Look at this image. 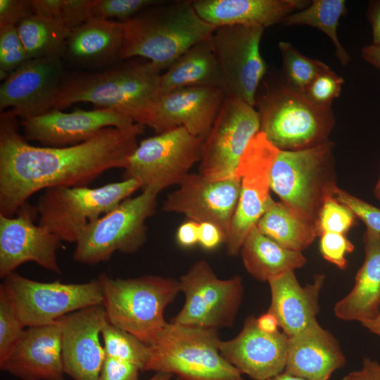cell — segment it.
<instances>
[{
    "label": "cell",
    "mask_w": 380,
    "mask_h": 380,
    "mask_svg": "<svg viewBox=\"0 0 380 380\" xmlns=\"http://www.w3.org/2000/svg\"><path fill=\"white\" fill-rule=\"evenodd\" d=\"M11 110L0 116V215L14 216L34 193L51 187L88 186L104 172L125 169L144 126L106 127L67 147L36 146L20 134Z\"/></svg>",
    "instance_id": "cell-1"
},
{
    "label": "cell",
    "mask_w": 380,
    "mask_h": 380,
    "mask_svg": "<svg viewBox=\"0 0 380 380\" xmlns=\"http://www.w3.org/2000/svg\"><path fill=\"white\" fill-rule=\"evenodd\" d=\"M124 61L103 71L68 76L53 108L87 102L149 127L161 96V71L144 58Z\"/></svg>",
    "instance_id": "cell-2"
},
{
    "label": "cell",
    "mask_w": 380,
    "mask_h": 380,
    "mask_svg": "<svg viewBox=\"0 0 380 380\" xmlns=\"http://www.w3.org/2000/svg\"><path fill=\"white\" fill-rule=\"evenodd\" d=\"M121 61L141 58L160 71L167 70L217 28L201 19L191 1H160L122 23Z\"/></svg>",
    "instance_id": "cell-3"
},
{
    "label": "cell",
    "mask_w": 380,
    "mask_h": 380,
    "mask_svg": "<svg viewBox=\"0 0 380 380\" xmlns=\"http://www.w3.org/2000/svg\"><path fill=\"white\" fill-rule=\"evenodd\" d=\"M98 279L109 323L151 346L167 323L164 311L180 292L179 281L156 275L114 279L106 274Z\"/></svg>",
    "instance_id": "cell-4"
},
{
    "label": "cell",
    "mask_w": 380,
    "mask_h": 380,
    "mask_svg": "<svg viewBox=\"0 0 380 380\" xmlns=\"http://www.w3.org/2000/svg\"><path fill=\"white\" fill-rule=\"evenodd\" d=\"M217 329L167 322L149 346L146 371L176 375L179 380H244L220 353Z\"/></svg>",
    "instance_id": "cell-5"
},
{
    "label": "cell",
    "mask_w": 380,
    "mask_h": 380,
    "mask_svg": "<svg viewBox=\"0 0 380 380\" xmlns=\"http://www.w3.org/2000/svg\"><path fill=\"white\" fill-rule=\"evenodd\" d=\"M332 146L328 141L303 150H279L271 170L270 189L281 203L298 218L313 224L324 200L334 196L338 188Z\"/></svg>",
    "instance_id": "cell-6"
},
{
    "label": "cell",
    "mask_w": 380,
    "mask_h": 380,
    "mask_svg": "<svg viewBox=\"0 0 380 380\" xmlns=\"http://www.w3.org/2000/svg\"><path fill=\"white\" fill-rule=\"evenodd\" d=\"M258 109L260 131L281 151L303 150L328 141L334 123L331 108L316 105L290 85L268 92Z\"/></svg>",
    "instance_id": "cell-7"
},
{
    "label": "cell",
    "mask_w": 380,
    "mask_h": 380,
    "mask_svg": "<svg viewBox=\"0 0 380 380\" xmlns=\"http://www.w3.org/2000/svg\"><path fill=\"white\" fill-rule=\"evenodd\" d=\"M134 179L89 186L51 187L44 190L36 205L38 224L59 237L76 243L85 227L118 206L137 189Z\"/></svg>",
    "instance_id": "cell-8"
},
{
    "label": "cell",
    "mask_w": 380,
    "mask_h": 380,
    "mask_svg": "<svg viewBox=\"0 0 380 380\" xmlns=\"http://www.w3.org/2000/svg\"><path fill=\"white\" fill-rule=\"evenodd\" d=\"M158 194L144 190L89 223L76 242L73 260L92 265L108 261L116 251H137L146 241V221L155 213Z\"/></svg>",
    "instance_id": "cell-9"
},
{
    "label": "cell",
    "mask_w": 380,
    "mask_h": 380,
    "mask_svg": "<svg viewBox=\"0 0 380 380\" xmlns=\"http://www.w3.org/2000/svg\"><path fill=\"white\" fill-rule=\"evenodd\" d=\"M1 288L24 327L45 325L82 308L102 305L99 279L82 284L40 282L13 272Z\"/></svg>",
    "instance_id": "cell-10"
},
{
    "label": "cell",
    "mask_w": 380,
    "mask_h": 380,
    "mask_svg": "<svg viewBox=\"0 0 380 380\" xmlns=\"http://www.w3.org/2000/svg\"><path fill=\"white\" fill-rule=\"evenodd\" d=\"M203 142L183 127L143 139L129 158L123 178L136 179L142 191L158 193L179 185L200 162Z\"/></svg>",
    "instance_id": "cell-11"
},
{
    "label": "cell",
    "mask_w": 380,
    "mask_h": 380,
    "mask_svg": "<svg viewBox=\"0 0 380 380\" xmlns=\"http://www.w3.org/2000/svg\"><path fill=\"white\" fill-rule=\"evenodd\" d=\"M185 302L171 322L217 329L233 326L243 295L242 278L217 277L205 260H198L179 280Z\"/></svg>",
    "instance_id": "cell-12"
},
{
    "label": "cell",
    "mask_w": 380,
    "mask_h": 380,
    "mask_svg": "<svg viewBox=\"0 0 380 380\" xmlns=\"http://www.w3.org/2000/svg\"><path fill=\"white\" fill-rule=\"evenodd\" d=\"M279 150L259 131L243 152L236 177L241 179L238 204L225 243L227 253L236 256L251 229L274 203L270 189V174Z\"/></svg>",
    "instance_id": "cell-13"
},
{
    "label": "cell",
    "mask_w": 380,
    "mask_h": 380,
    "mask_svg": "<svg viewBox=\"0 0 380 380\" xmlns=\"http://www.w3.org/2000/svg\"><path fill=\"white\" fill-rule=\"evenodd\" d=\"M263 31L259 27L226 25L217 27L210 38L222 90L227 96L239 98L252 106L266 72L260 51Z\"/></svg>",
    "instance_id": "cell-14"
},
{
    "label": "cell",
    "mask_w": 380,
    "mask_h": 380,
    "mask_svg": "<svg viewBox=\"0 0 380 380\" xmlns=\"http://www.w3.org/2000/svg\"><path fill=\"white\" fill-rule=\"evenodd\" d=\"M259 131L260 118L254 106L239 98L226 96L203 142L198 173L210 180L236 177L240 159Z\"/></svg>",
    "instance_id": "cell-15"
},
{
    "label": "cell",
    "mask_w": 380,
    "mask_h": 380,
    "mask_svg": "<svg viewBox=\"0 0 380 380\" xmlns=\"http://www.w3.org/2000/svg\"><path fill=\"white\" fill-rule=\"evenodd\" d=\"M36 206L27 202L13 217L0 215V277L5 278L27 262L61 274L56 252L61 240L46 228L34 224Z\"/></svg>",
    "instance_id": "cell-16"
},
{
    "label": "cell",
    "mask_w": 380,
    "mask_h": 380,
    "mask_svg": "<svg viewBox=\"0 0 380 380\" xmlns=\"http://www.w3.org/2000/svg\"><path fill=\"white\" fill-rule=\"evenodd\" d=\"M67 77L61 57L27 61L1 84V111L10 108L21 119L50 111Z\"/></svg>",
    "instance_id": "cell-17"
},
{
    "label": "cell",
    "mask_w": 380,
    "mask_h": 380,
    "mask_svg": "<svg viewBox=\"0 0 380 380\" xmlns=\"http://www.w3.org/2000/svg\"><path fill=\"white\" fill-rule=\"evenodd\" d=\"M240 191L239 177L210 180L199 173H189L178 189L167 196L161 210L183 214L198 223H213L222 230L226 241Z\"/></svg>",
    "instance_id": "cell-18"
},
{
    "label": "cell",
    "mask_w": 380,
    "mask_h": 380,
    "mask_svg": "<svg viewBox=\"0 0 380 380\" xmlns=\"http://www.w3.org/2000/svg\"><path fill=\"white\" fill-rule=\"evenodd\" d=\"M58 319L65 374L74 380H99L106 356L100 336L109 322L103 306L87 307Z\"/></svg>",
    "instance_id": "cell-19"
},
{
    "label": "cell",
    "mask_w": 380,
    "mask_h": 380,
    "mask_svg": "<svg viewBox=\"0 0 380 380\" xmlns=\"http://www.w3.org/2000/svg\"><path fill=\"white\" fill-rule=\"evenodd\" d=\"M134 122L110 109H77L71 113L53 108L34 117L22 119L26 140L38 141L42 146L67 147L85 142L106 127H124Z\"/></svg>",
    "instance_id": "cell-20"
},
{
    "label": "cell",
    "mask_w": 380,
    "mask_h": 380,
    "mask_svg": "<svg viewBox=\"0 0 380 380\" xmlns=\"http://www.w3.org/2000/svg\"><path fill=\"white\" fill-rule=\"evenodd\" d=\"M289 337L279 330H261L257 318L249 316L234 338L221 341L222 355L241 374L254 380H269L284 371Z\"/></svg>",
    "instance_id": "cell-21"
},
{
    "label": "cell",
    "mask_w": 380,
    "mask_h": 380,
    "mask_svg": "<svg viewBox=\"0 0 380 380\" xmlns=\"http://www.w3.org/2000/svg\"><path fill=\"white\" fill-rule=\"evenodd\" d=\"M225 96L215 87H189L161 95L149 127L159 134L183 127L204 141Z\"/></svg>",
    "instance_id": "cell-22"
},
{
    "label": "cell",
    "mask_w": 380,
    "mask_h": 380,
    "mask_svg": "<svg viewBox=\"0 0 380 380\" xmlns=\"http://www.w3.org/2000/svg\"><path fill=\"white\" fill-rule=\"evenodd\" d=\"M0 368L21 380H65L59 319L27 327Z\"/></svg>",
    "instance_id": "cell-23"
},
{
    "label": "cell",
    "mask_w": 380,
    "mask_h": 380,
    "mask_svg": "<svg viewBox=\"0 0 380 380\" xmlns=\"http://www.w3.org/2000/svg\"><path fill=\"white\" fill-rule=\"evenodd\" d=\"M324 281V274H317L312 284L302 286L294 271L290 270L267 281L271 291V304L267 312L274 315L279 327L288 337L298 334L317 322L319 296Z\"/></svg>",
    "instance_id": "cell-24"
},
{
    "label": "cell",
    "mask_w": 380,
    "mask_h": 380,
    "mask_svg": "<svg viewBox=\"0 0 380 380\" xmlns=\"http://www.w3.org/2000/svg\"><path fill=\"white\" fill-rule=\"evenodd\" d=\"M345 362L336 338L317 321L289 337L284 372L307 380H328Z\"/></svg>",
    "instance_id": "cell-25"
},
{
    "label": "cell",
    "mask_w": 380,
    "mask_h": 380,
    "mask_svg": "<svg viewBox=\"0 0 380 380\" xmlns=\"http://www.w3.org/2000/svg\"><path fill=\"white\" fill-rule=\"evenodd\" d=\"M199 17L217 27L245 25L265 28L282 23L310 3L303 0H193Z\"/></svg>",
    "instance_id": "cell-26"
},
{
    "label": "cell",
    "mask_w": 380,
    "mask_h": 380,
    "mask_svg": "<svg viewBox=\"0 0 380 380\" xmlns=\"http://www.w3.org/2000/svg\"><path fill=\"white\" fill-rule=\"evenodd\" d=\"M363 242L365 260L354 286L334 308L335 315L344 321L362 322L380 313V234L366 229Z\"/></svg>",
    "instance_id": "cell-27"
},
{
    "label": "cell",
    "mask_w": 380,
    "mask_h": 380,
    "mask_svg": "<svg viewBox=\"0 0 380 380\" xmlns=\"http://www.w3.org/2000/svg\"><path fill=\"white\" fill-rule=\"evenodd\" d=\"M122 23L92 17L71 31L63 56L85 65H99L120 59L123 45Z\"/></svg>",
    "instance_id": "cell-28"
},
{
    "label": "cell",
    "mask_w": 380,
    "mask_h": 380,
    "mask_svg": "<svg viewBox=\"0 0 380 380\" xmlns=\"http://www.w3.org/2000/svg\"><path fill=\"white\" fill-rule=\"evenodd\" d=\"M246 271L260 281H268L287 271L302 267L306 258L300 251L284 248L254 226L240 253Z\"/></svg>",
    "instance_id": "cell-29"
},
{
    "label": "cell",
    "mask_w": 380,
    "mask_h": 380,
    "mask_svg": "<svg viewBox=\"0 0 380 380\" xmlns=\"http://www.w3.org/2000/svg\"><path fill=\"white\" fill-rule=\"evenodd\" d=\"M189 87L221 89L220 74L210 38L191 47L161 74V95Z\"/></svg>",
    "instance_id": "cell-30"
},
{
    "label": "cell",
    "mask_w": 380,
    "mask_h": 380,
    "mask_svg": "<svg viewBox=\"0 0 380 380\" xmlns=\"http://www.w3.org/2000/svg\"><path fill=\"white\" fill-rule=\"evenodd\" d=\"M256 227L281 247L296 251L302 252L317 236L315 224L298 218L280 202H274Z\"/></svg>",
    "instance_id": "cell-31"
},
{
    "label": "cell",
    "mask_w": 380,
    "mask_h": 380,
    "mask_svg": "<svg viewBox=\"0 0 380 380\" xmlns=\"http://www.w3.org/2000/svg\"><path fill=\"white\" fill-rule=\"evenodd\" d=\"M16 28L30 58L63 56L71 32L57 23L35 13L23 19Z\"/></svg>",
    "instance_id": "cell-32"
},
{
    "label": "cell",
    "mask_w": 380,
    "mask_h": 380,
    "mask_svg": "<svg viewBox=\"0 0 380 380\" xmlns=\"http://www.w3.org/2000/svg\"><path fill=\"white\" fill-rule=\"evenodd\" d=\"M346 11L343 0H314L308 8L289 15L282 23L285 25H308L322 30L334 43L338 61L346 65L350 56L337 36L338 21Z\"/></svg>",
    "instance_id": "cell-33"
},
{
    "label": "cell",
    "mask_w": 380,
    "mask_h": 380,
    "mask_svg": "<svg viewBox=\"0 0 380 380\" xmlns=\"http://www.w3.org/2000/svg\"><path fill=\"white\" fill-rule=\"evenodd\" d=\"M106 356L124 360L145 372L150 357V347L131 334L109 322L101 331Z\"/></svg>",
    "instance_id": "cell-34"
},
{
    "label": "cell",
    "mask_w": 380,
    "mask_h": 380,
    "mask_svg": "<svg viewBox=\"0 0 380 380\" xmlns=\"http://www.w3.org/2000/svg\"><path fill=\"white\" fill-rule=\"evenodd\" d=\"M94 0H31L35 14L50 19L69 31L91 18Z\"/></svg>",
    "instance_id": "cell-35"
},
{
    "label": "cell",
    "mask_w": 380,
    "mask_h": 380,
    "mask_svg": "<svg viewBox=\"0 0 380 380\" xmlns=\"http://www.w3.org/2000/svg\"><path fill=\"white\" fill-rule=\"evenodd\" d=\"M279 47L290 86L303 93L319 75L330 69L324 63L301 54L289 42H280Z\"/></svg>",
    "instance_id": "cell-36"
},
{
    "label": "cell",
    "mask_w": 380,
    "mask_h": 380,
    "mask_svg": "<svg viewBox=\"0 0 380 380\" xmlns=\"http://www.w3.org/2000/svg\"><path fill=\"white\" fill-rule=\"evenodd\" d=\"M4 291L0 288V366L11 356L25 329Z\"/></svg>",
    "instance_id": "cell-37"
},
{
    "label": "cell",
    "mask_w": 380,
    "mask_h": 380,
    "mask_svg": "<svg viewBox=\"0 0 380 380\" xmlns=\"http://www.w3.org/2000/svg\"><path fill=\"white\" fill-rule=\"evenodd\" d=\"M356 217L344 204L334 196L327 197L319 212L316 221L317 236L324 232L346 234L355 224Z\"/></svg>",
    "instance_id": "cell-38"
},
{
    "label": "cell",
    "mask_w": 380,
    "mask_h": 380,
    "mask_svg": "<svg viewBox=\"0 0 380 380\" xmlns=\"http://www.w3.org/2000/svg\"><path fill=\"white\" fill-rule=\"evenodd\" d=\"M30 59L16 26L0 25V73L8 76Z\"/></svg>",
    "instance_id": "cell-39"
},
{
    "label": "cell",
    "mask_w": 380,
    "mask_h": 380,
    "mask_svg": "<svg viewBox=\"0 0 380 380\" xmlns=\"http://www.w3.org/2000/svg\"><path fill=\"white\" fill-rule=\"evenodd\" d=\"M158 0H94L91 14L94 18L118 19L125 23L146 8L159 3Z\"/></svg>",
    "instance_id": "cell-40"
},
{
    "label": "cell",
    "mask_w": 380,
    "mask_h": 380,
    "mask_svg": "<svg viewBox=\"0 0 380 380\" xmlns=\"http://www.w3.org/2000/svg\"><path fill=\"white\" fill-rule=\"evenodd\" d=\"M343 83V79L329 69L319 75L304 94L316 105L329 108L333 100L338 97Z\"/></svg>",
    "instance_id": "cell-41"
},
{
    "label": "cell",
    "mask_w": 380,
    "mask_h": 380,
    "mask_svg": "<svg viewBox=\"0 0 380 380\" xmlns=\"http://www.w3.org/2000/svg\"><path fill=\"white\" fill-rule=\"evenodd\" d=\"M334 196L347 206L366 225L367 229L380 234V208L339 189Z\"/></svg>",
    "instance_id": "cell-42"
},
{
    "label": "cell",
    "mask_w": 380,
    "mask_h": 380,
    "mask_svg": "<svg viewBox=\"0 0 380 380\" xmlns=\"http://www.w3.org/2000/svg\"><path fill=\"white\" fill-rule=\"evenodd\" d=\"M320 236L319 249L323 258L339 269H345L348 263L346 255L353 251V244L343 234L324 232Z\"/></svg>",
    "instance_id": "cell-43"
},
{
    "label": "cell",
    "mask_w": 380,
    "mask_h": 380,
    "mask_svg": "<svg viewBox=\"0 0 380 380\" xmlns=\"http://www.w3.org/2000/svg\"><path fill=\"white\" fill-rule=\"evenodd\" d=\"M139 372L130 362L106 355L99 380H138Z\"/></svg>",
    "instance_id": "cell-44"
},
{
    "label": "cell",
    "mask_w": 380,
    "mask_h": 380,
    "mask_svg": "<svg viewBox=\"0 0 380 380\" xmlns=\"http://www.w3.org/2000/svg\"><path fill=\"white\" fill-rule=\"evenodd\" d=\"M34 13L31 0H0V25L17 26Z\"/></svg>",
    "instance_id": "cell-45"
},
{
    "label": "cell",
    "mask_w": 380,
    "mask_h": 380,
    "mask_svg": "<svg viewBox=\"0 0 380 380\" xmlns=\"http://www.w3.org/2000/svg\"><path fill=\"white\" fill-rule=\"evenodd\" d=\"M225 243V236L222 230L210 222L199 223L198 243L205 250H213L221 243Z\"/></svg>",
    "instance_id": "cell-46"
},
{
    "label": "cell",
    "mask_w": 380,
    "mask_h": 380,
    "mask_svg": "<svg viewBox=\"0 0 380 380\" xmlns=\"http://www.w3.org/2000/svg\"><path fill=\"white\" fill-rule=\"evenodd\" d=\"M199 223L189 220L182 224L176 234L177 241L184 248H190L198 243Z\"/></svg>",
    "instance_id": "cell-47"
},
{
    "label": "cell",
    "mask_w": 380,
    "mask_h": 380,
    "mask_svg": "<svg viewBox=\"0 0 380 380\" xmlns=\"http://www.w3.org/2000/svg\"><path fill=\"white\" fill-rule=\"evenodd\" d=\"M348 380H380V364L365 358L362 368L346 376Z\"/></svg>",
    "instance_id": "cell-48"
},
{
    "label": "cell",
    "mask_w": 380,
    "mask_h": 380,
    "mask_svg": "<svg viewBox=\"0 0 380 380\" xmlns=\"http://www.w3.org/2000/svg\"><path fill=\"white\" fill-rule=\"evenodd\" d=\"M369 15L372 27V44L380 45V1L372 2Z\"/></svg>",
    "instance_id": "cell-49"
},
{
    "label": "cell",
    "mask_w": 380,
    "mask_h": 380,
    "mask_svg": "<svg viewBox=\"0 0 380 380\" xmlns=\"http://www.w3.org/2000/svg\"><path fill=\"white\" fill-rule=\"evenodd\" d=\"M257 324L261 330L269 333L277 331L279 327L277 318L269 312L257 318Z\"/></svg>",
    "instance_id": "cell-50"
},
{
    "label": "cell",
    "mask_w": 380,
    "mask_h": 380,
    "mask_svg": "<svg viewBox=\"0 0 380 380\" xmlns=\"http://www.w3.org/2000/svg\"><path fill=\"white\" fill-rule=\"evenodd\" d=\"M362 56L371 65L380 70V45L372 44L362 49Z\"/></svg>",
    "instance_id": "cell-51"
},
{
    "label": "cell",
    "mask_w": 380,
    "mask_h": 380,
    "mask_svg": "<svg viewBox=\"0 0 380 380\" xmlns=\"http://www.w3.org/2000/svg\"><path fill=\"white\" fill-rule=\"evenodd\" d=\"M269 380H307L298 376H296L284 372L280 373L279 374L270 379Z\"/></svg>",
    "instance_id": "cell-52"
},
{
    "label": "cell",
    "mask_w": 380,
    "mask_h": 380,
    "mask_svg": "<svg viewBox=\"0 0 380 380\" xmlns=\"http://www.w3.org/2000/svg\"><path fill=\"white\" fill-rule=\"evenodd\" d=\"M147 380H179V379H172V375L165 372H156L152 377Z\"/></svg>",
    "instance_id": "cell-53"
},
{
    "label": "cell",
    "mask_w": 380,
    "mask_h": 380,
    "mask_svg": "<svg viewBox=\"0 0 380 380\" xmlns=\"http://www.w3.org/2000/svg\"><path fill=\"white\" fill-rule=\"evenodd\" d=\"M374 192L375 197L380 201V178L375 186Z\"/></svg>",
    "instance_id": "cell-54"
},
{
    "label": "cell",
    "mask_w": 380,
    "mask_h": 380,
    "mask_svg": "<svg viewBox=\"0 0 380 380\" xmlns=\"http://www.w3.org/2000/svg\"><path fill=\"white\" fill-rule=\"evenodd\" d=\"M376 329H377V333L379 336H380V319L378 322Z\"/></svg>",
    "instance_id": "cell-55"
},
{
    "label": "cell",
    "mask_w": 380,
    "mask_h": 380,
    "mask_svg": "<svg viewBox=\"0 0 380 380\" xmlns=\"http://www.w3.org/2000/svg\"><path fill=\"white\" fill-rule=\"evenodd\" d=\"M341 380H348L346 376H344Z\"/></svg>",
    "instance_id": "cell-56"
}]
</instances>
